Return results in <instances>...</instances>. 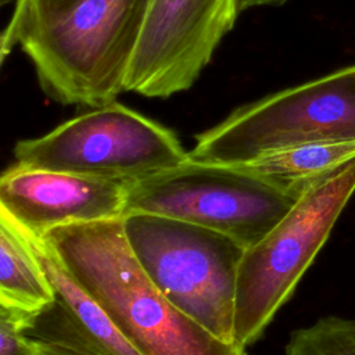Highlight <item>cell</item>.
I'll return each mask as SVG.
<instances>
[{
    "label": "cell",
    "mask_w": 355,
    "mask_h": 355,
    "mask_svg": "<svg viewBox=\"0 0 355 355\" xmlns=\"http://www.w3.org/2000/svg\"><path fill=\"white\" fill-rule=\"evenodd\" d=\"M122 226L154 286L211 334L236 343L237 275L247 248L218 230L162 215L128 214Z\"/></svg>",
    "instance_id": "3"
},
{
    "label": "cell",
    "mask_w": 355,
    "mask_h": 355,
    "mask_svg": "<svg viewBox=\"0 0 355 355\" xmlns=\"http://www.w3.org/2000/svg\"><path fill=\"white\" fill-rule=\"evenodd\" d=\"M128 183L14 164L0 179V211L42 239L60 226L122 218Z\"/></svg>",
    "instance_id": "9"
},
{
    "label": "cell",
    "mask_w": 355,
    "mask_h": 355,
    "mask_svg": "<svg viewBox=\"0 0 355 355\" xmlns=\"http://www.w3.org/2000/svg\"><path fill=\"white\" fill-rule=\"evenodd\" d=\"M354 158L355 141H323L279 148L236 166L302 194Z\"/></svg>",
    "instance_id": "12"
},
{
    "label": "cell",
    "mask_w": 355,
    "mask_h": 355,
    "mask_svg": "<svg viewBox=\"0 0 355 355\" xmlns=\"http://www.w3.org/2000/svg\"><path fill=\"white\" fill-rule=\"evenodd\" d=\"M31 313L0 304V355H29V338L24 330Z\"/></svg>",
    "instance_id": "14"
},
{
    "label": "cell",
    "mask_w": 355,
    "mask_h": 355,
    "mask_svg": "<svg viewBox=\"0 0 355 355\" xmlns=\"http://www.w3.org/2000/svg\"><path fill=\"white\" fill-rule=\"evenodd\" d=\"M14 159L24 168L132 182L190 158L169 128L112 101L87 108L43 136L17 141Z\"/></svg>",
    "instance_id": "7"
},
{
    "label": "cell",
    "mask_w": 355,
    "mask_h": 355,
    "mask_svg": "<svg viewBox=\"0 0 355 355\" xmlns=\"http://www.w3.org/2000/svg\"><path fill=\"white\" fill-rule=\"evenodd\" d=\"M54 300L29 236L0 211V304L36 312Z\"/></svg>",
    "instance_id": "11"
},
{
    "label": "cell",
    "mask_w": 355,
    "mask_h": 355,
    "mask_svg": "<svg viewBox=\"0 0 355 355\" xmlns=\"http://www.w3.org/2000/svg\"><path fill=\"white\" fill-rule=\"evenodd\" d=\"M194 139L190 161L211 165L305 143L355 141V65L243 104Z\"/></svg>",
    "instance_id": "4"
},
{
    "label": "cell",
    "mask_w": 355,
    "mask_h": 355,
    "mask_svg": "<svg viewBox=\"0 0 355 355\" xmlns=\"http://www.w3.org/2000/svg\"><path fill=\"white\" fill-rule=\"evenodd\" d=\"M241 11L243 0H148L126 92L166 98L189 90Z\"/></svg>",
    "instance_id": "8"
},
{
    "label": "cell",
    "mask_w": 355,
    "mask_h": 355,
    "mask_svg": "<svg viewBox=\"0 0 355 355\" xmlns=\"http://www.w3.org/2000/svg\"><path fill=\"white\" fill-rule=\"evenodd\" d=\"M148 0H14L1 60L18 44L42 90L85 108L126 92Z\"/></svg>",
    "instance_id": "1"
},
{
    "label": "cell",
    "mask_w": 355,
    "mask_h": 355,
    "mask_svg": "<svg viewBox=\"0 0 355 355\" xmlns=\"http://www.w3.org/2000/svg\"><path fill=\"white\" fill-rule=\"evenodd\" d=\"M288 0H243V11L252 8V7H262V6H280Z\"/></svg>",
    "instance_id": "16"
},
{
    "label": "cell",
    "mask_w": 355,
    "mask_h": 355,
    "mask_svg": "<svg viewBox=\"0 0 355 355\" xmlns=\"http://www.w3.org/2000/svg\"><path fill=\"white\" fill-rule=\"evenodd\" d=\"M29 240L51 284L54 300L31 313L24 334L29 340L80 355H140L55 251L43 239L29 236Z\"/></svg>",
    "instance_id": "10"
},
{
    "label": "cell",
    "mask_w": 355,
    "mask_h": 355,
    "mask_svg": "<svg viewBox=\"0 0 355 355\" xmlns=\"http://www.w3.org/2000/svg\"><path fill=\"white\" fill-rule=\"evenodd\" d=\"M284 355H355V319L329 315L294 330Z\"/></svg>",
    "instance_id": "13"
},
{
    "label": "cell",
    "mask_w": 355,
    "mask_h": 355,
    "mask_svg": "<svg viewBox=\"0 0 355 355\" xmlns=\"http://www.w3.org/2000/svg\"><path fill=\"white\" fill-rule=\"evenodd\" d=\"M301 194L236 165L194 161L128 183L123 216L154 214L258 243ZM122 216V218H123Z\"/></svg>",
    "instance_id": "6"
},
{
    "label": "cell",
    "mask_w": 355,
    "mask_h": 355,
    "mask_svg": "<svg viewBox=\"0 0 355 355\" xmlns=\"http://www.w3.org/2000/svg\"><path fill=\"white\" fill-rule=\"evenodd\" d=\"M29 355H80L65 348L40 343L36 340H29Z\"/></svg>",
    "instance_id": "15"
},
{
    "label": "cell",
    "mask_w": 355,
    "mask_h": 355,
    "mask_svg": "<svg viewBox=\"0 0 355 355\" xmlns=\"http://www.w3.org/2000/svg\"><path fill=\"white\" fill-rule=\"evenodd\" d=\"M140 355H247L176 308L135 258L122 218L71 223L42 237Z\"/></svg>",
    "instance_id": "2"
},
{
    "label": "cell",
    "mask_w": 355,
    "mask_h": 355,
    "mask_svg": "<svg viewBox=\"0 0 355 355\" xmlns=\"http://www.w3.org/2000/svg\"><path fill=\"white\" fill-rule=\"evenodd\" d=\"M355 193V158L309 186L258 243L248 247L237 275L234 341H258L327 241Z\"/></svg>",
    "instance_id": "5"
}]
</instances>
